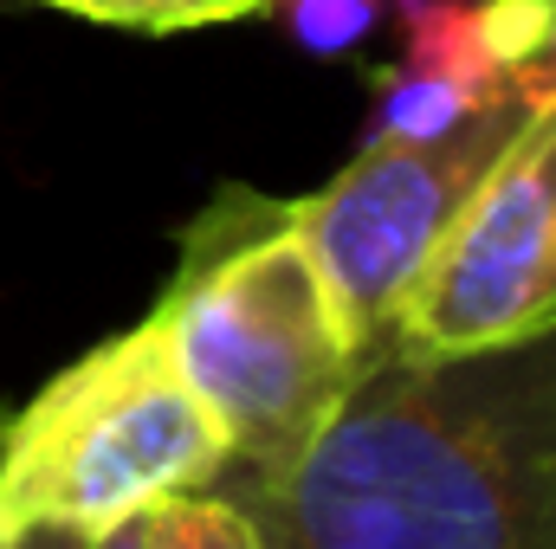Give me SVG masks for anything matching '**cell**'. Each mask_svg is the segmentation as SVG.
<instances>
[{"instance_id":"cell-2","label":"cell","mask_w":556,"mask_h":549,"mask_svg":"<svg viewBox=\"0 0 556 549\" xmlns=\"http://www.w3.org/2000/svg\"><path fill=\"white\" fill-rule=\"evenodd\" d=\"M162 343L227 439V472H285L356 375V343L291 201L227 181L188 227L155 310Z\"/></svg>"},{"instance_id":"cell-11","label":"cell","mask_w":556,"mask_h":549,"mask_svg":"<svg viewBox=\"0 0 556 549\" xmlns=\"http://www.w3.org/2000/svg\"><path fill=\"white\" fill-rule=\"evenodd\" d=\"M518 91H531V98H556V26H551V39H544V52L518 72Z\"/></svg>"},{"instance_id":"cell-6","label":"cell","mask_w":556,"mask_h":549,"mask_svg":"<svg viewBox=\"0 0 556 549\" xmlns=\"http://www.w3.org/2000/svg\"><path fill=\"white\" fill-rule=\"evenodd\" d=\"M402 65L446 72L485 98L518 91V72L544 52L556 0H395Z\"/></svg>"},{"instance_id":"cell-9","label":"cell","mask_w":556,"mask_h":549,"mask_svg":"<svg viewBox=\"0 0 556 549\" xmlns=\"http://www.w3.org/2000/svg\"><path fill=\"white\" fill-rule=\"evenodd\" d=\"M149 549H260V537L233 498L188 491L149 511Z\"/></svg>"},{"instance_id":"cell-4","label":"cell","mask_w":556,"mask_h":549,"mask_svg":"<svg viewBox=\"0 0 556 549\" xmlns=\"http://www.w3.org/2000/svg\"><path fill=\"white\" fill-rule=\"evenodd\" d=\"M544 104L551 98L511 91L440 137H369L350 168H337L317 194L291 201V227L330 284L356 356L389 336L408 284L459 220V207Z\"/></svg>"},{"instance_id":"cell-3","label":"cell","mask_w":556,"mask_h":549,"mask_svg":"<svg viewBox=\"0 0 556 549\" xmlns=\"http://www.w3.org/2000/svg\"><path fill=\"white\" fill-rule=\"evenodd\" d=\"M227 439L181 382L162 323L142 317L0 413V537H98L168 498L207 491Z\"/></svg>"},{"instance_id":"cell-5","label":"cell","mask_w":556,"mask_h":549,"mask_svg":"<svg viewBox=\"0 0 556 549\" xmlns=\"http://www.w3.org/2000/svg\"><path fill=\"white\" fill-rule=\"evenodd\" d=\"M556 323V98L498 155L408 284L389 343L427 356L492 349Z\"/></svg>"},{"instance_id":"cell-8","label":"cell","mask_w":556,"mask_h":549,"mask_svg":"<svg viewBox=\"0 0 556 549\" xmlns=\"http://www.w3.org/2000/svg\"><path fill=\"white\" fill-rule=\"evenodd\" d=\"M26 7H52L91 26H117L142 39H175V33H201V26H233L266 13L273 0H26Z\"/></svg>"},{"instance_id":"cell-13","label":"cell","mask_w":556,"mask_h":549,"mask_svg":"<svg viewBox=\"0 0 556 549\" xmlns=\"http://www.w3.org/2000/svg\"><path fill=\"white\" fill-rule=\"evenodd\" d=\"M7 549H91V537H78V531H20V537H7Z\"/></svg>"},{"instance_id":"cell-14","label":"cell","mask_w":556,"mask_h":549,"mask_svg":"<svg viewBox=\"0 0 556 549\" xmlns=\"http://www.w3.org/2000/svg\"><path fill=\"white\" fill-rule=\"evenodd\" d=\"M0 549H7V537H0Z\"/></svg>"},{"instance_id":"cell-10","label":"cell","mask_w":556,"mask_h":549,"mask_svg":"<svg viewBox=\"0 0 556 549\" xmlns=\"http://www.w3.org/2000/svg\"><path fill=\"white\" fill-rule=\"evenodd\" d=\"M382 7H389V0H273L266 13H278V26H285L304 52L330 59V52L363 46V39L376 33Z\"/></svg>"},{"instance_id":"cell-1","label":"cell","mask_w":556,"mask_h":549,"mask_svg":"<svg viewBox=\"0 0 556 549\" xmlns=\"http://www.w3.org/2000/svg\"><path fill=\"white\" fill-rule=\"evenodd\" d=\"M207 491L260 549H556V323L453 356L382 336L285 472Z\"/></svg>"},{"instance_id":"cell-12","label":"cell","mask_w":556,"mask_h":549,"mask_svg":"<svg viewBox=\"0 0 556 549\" xmlns=\"http://www.w3.org/2000/svg\"><path fill=\"white\" fill-rule=\"evenodd\" d=\"M91 549H149V511H142V518H124V524H111V531H98Z\"/></svg>"},{"instance_id":"cell-7","label":"cell","mask_w":556,"mask_h":549,"mask_svg":"<svg viewBox=\"0 0 556 549\" xmlns=\"http://www.w3.org/2000/svg\"><path fill=\"white\" fill-rule=\"evenodd\" d=\"M511 98V91H505ZM498 98L446 78V72H420V65H389L376 72V111H369V137H440L459 117L485 111Z\"/></svg>"}]
</instances>
